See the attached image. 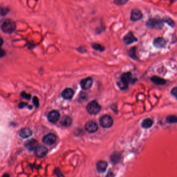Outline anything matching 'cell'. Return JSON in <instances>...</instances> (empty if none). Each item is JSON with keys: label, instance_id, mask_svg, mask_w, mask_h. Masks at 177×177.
<instances>
[{"label": "cell", "instance_id": "6da1fadb", "mask_svg": "<svg viewBox=\"0 0 177 177\" xmlns=\"http://www.w3.org/2000/svg\"><path fill=\"white\" fill-rule=\"evenodd\" d=\"M16 28V22L11 19H5L3 20L1 24V29L5 33H12Z\"/></svg>", "mask_w": 177, "mask_h": 177}, {"label": "cell", "instance_id": "7a4b0ae2", "mask_svg": "<svg viewBox=\"0 0 177 177\" xmlns=\"http://www.w3.org/2000/svg\"><path fill=\"white\" fill-rule=\"evenodd\" d=\"M146 26L152 29H161L163 26V22L157 18H151L147 20Z\"/></svg>", "mask_w": 177, "mask_h": 177}, {"label": "cell", "instance_id": "3957f363", "mask_svg": "<svg viewBox=\"0 0 177 177\" xmlns=\"http://www.w3.org/2000/svg\"><path fill=\"white\" fill-rule=\"evenodd\" d=\"M87 111L91 115H96L101 111V106L95 100H93L88 104L86 107Z\"/></svg>", "mask_w": 177, "mask_h": 177}, {"label": "cell", "instance_id": "277c9868", "mask_svg": "<svg viewBox=\"0 0 177 177\" xmlns=\"http://www.w3.org/2000/svg\"><path fill=\"white\" fill-rule=\"evenodd\" d=\"M100 124L104 128H109L113 125V120L111 117L109 115H104L100 119Z\"/></svg>", "mask_w": 177, "mask_h": 177}, {"label": "cell", "instance_id": "5b68a950", "mask_svg": "<svg viewBox=\"0 0 177 177\" xmlns=\"http://www.w3.org/2000/svg\"><path fill=\"white\" fill-rule=\"evenodd\" d=\"M56 141V136H55L54 134L50 133L43 137V141L44 144L48 145L51 146L55 143Z\"/></svg>", "mask_w": 177, "mask_h": 177}, {"label": "cell", "instance_id": "8992f818", "mask_svg": "<svg viewBox=\"0 0 177 177\" xmlns=\"http://www.w3.org/2000/svg\"><path fill=\"white\" fill-rule=\"evenodd\" d=\"M85 128L86 131L90 133H94L96 132L98 128V124L95 122L91 121L86 123L85 126Z\"/></svg>", "mask_w": 177, "mask_h": 177}, {"label": "cell", "instance_id": "52a82bcc", "mask_svg": "<svg viewBox=\"0 0 177 177\" xmlns=\"http://www.w3.org/2000/svg\"><path fill=\"white\" fill-rule=\"evenodd\" d=\"M142 18V14L140 10L137 8L133 9L131 12L130 20L133 21L140 20Z\"/></svg>", "mask_w": 177, "mask_h": 177}, {"label": "cell", "instance_id": "ba28073f", "mask_svg": "<svg viewBox=\"0 0 177 177\" xmlns=\"http://www.w3.org/2000/svg\"><path fill=\"white\" fill-rule=\"evenodd\" d=\"M81 86L84 90H88L92 87L93 80L91 77H87L81 81Z\"/></svg>", "mask_w": 177, "mask_h": 177}, {"label": "cell", "instance_id": "9c48e42d", "mask_svg": "<svg viewBox=\"0 0 177 177\" xmlns=\"http://www.w3.org/2000/svg\"><path fill=\"white\" fill-rule=\"evenodd\" d=\"M35 153L37 157L42 158L46 155L47 153V149L44 146H37L35 149Z\"/></svg>", "mask_w": 177, "mask_h": 177}, {"label": "cell", "instance_id": "30bf717a", "mask_svg": "<svg viewBox=\"0 0 177 177\" xmlns=\"http://www.w3.org/2000/svg\"><path fill=\"white\" fill-rule=\"evenodd\" d=\"M60 118V114L57 111H52L48 113L47 118L48 121L52 123H56Z\"/></svg>", "mask_w": 177, "mask_h": 177}, {"label": "cell", "instance_id": "8fae6325", "mask_svg": "<svg viewBox=\"0 0 177 177\" xmlns=\"http://www.w3.org/2000/svg\"><path fill=\"white\" fill-rule=\"evenodd\" d=\"M137 41V39L133 35L132 32H129L123 38V41L126 45H129Z\"/></svg>", "mask_w": 177, "mask_h": 177}, {"label": "cell", "instance_id": "7c38bea8", "mask_svg": "<svg viewBox=\"0 0 177 177\" xmlns=\"http://www.w3.org/2000/svg\"><path fill=\"white\" fill-rule=\"evenodd\" d=\"M25 146L30 151H33L35 150L37 146H38V142L35 139H32L26 142L25 144Z\"/></svg>", "mask_w": 177, "mask_h": 177}, {"label": "cell", "instance_id": "4fadbf2b", "mask_svg": "<svg viewBox=\"0 0 177 177\" xmlns=\"http://www.w3.org/2000/svg\"><path fill=\"white\" fill-rule=\"evenodd\" d=\"M120 80L128 85L129 83H131L133 81H135V79H134L132 77V75L129 72L124 73L120 77Z\"/></svg>", "mask_w": 177, "mask_h": 177}, {"label": "cell", "instance_id": "5bb4252c", "mask_svg": "<svg viewBox=\"0 0 177 177\" xmlns=\"http://www.w3.org/2000/svg\"><path fill=\"white\" fill-rule=\"evenodd\" d=\"M108 164L107 163L103 161H100L97 162L96 165V168L97 171L99 173L104 172L107 169Z\"/></svg>", "mask_w": 177, "mask_h": 177}, {"label": "cell", "instance_id": "9a60e30c", "mask_svg": "<svg viewBox=\"0 0 177 177\" xmlns=\"http://www.w3.org/2000/svg\"><path fill=\"white\" fill-rule=\"evenodd\" d=\"M32 134V132L30 128L25 127L21 129L19 132V136L22 138H27L31 136Z\"/></svg>", "mask_w": 177, "mask_h": 177}, {"label": "cell", "instance_id": "2e32d148", "mask_svg": "<svg viewBox=\"0 0 177 177\" xmlns=\"http://www.w3.org/2000/svg\"><path fill=\"white\" fill-rule=\"evenodd\" d=\"M74 95V91L71 88H67L63 91L62 96L65 100H70Z\"/></svg>", "mask_w": 177, "mask_h": 177}, {"label": "cell", "instance_id": "e0dca14e", "mask_svg": "<svg viewBox=\"0 0 177 177\" xmlns=\"http://www.w3.org/2000/svg\"><path fill=\"white\" fill-rule=\"evenodd\" d=\"M165 44L166 41L163 37H157L153 41L154 46L158 48H163L165 46Z\"/></svg>", "mask_w": 177, "mask_h": 177}, {"label": "cell", "instance_id": "ac0fdd59", "mask_svg": "<svg viewBox=\"0 0 177 177\" xmlns=\"http://www.w3.org/2000/svg\"><path fill=\"white\" fill-rule=\"evenodd\" d=\"M151 81L156 85H164L166 83V81L161 77L154 76L151 78Z\"/></svg>", "mask_w": 177, "mask_h": 177}, {"label": "cell", "instance_id": "d6986e66", "mask_svg": "<svg viewBox=\"0 0 177 177\" xmlns=\"http://www.w3.org/2000/svg\"><path fill=\"white\" fill-rule=\"evenodd\" d=\"M61 124L63 126H65V127L70 126L72 124V119L69 117L65 116L62 119Z\"/></svg>", "mask_w": 177, "mask_h": 177}, {"label": "cell", "instance_id": "ffe728a7", "mask_svg": "<svg viewBox=\"0 0 177 177\" xmlns=\"http://www.w3.org/2000/svg\"><path fill=\"white\" fill-rule=\"evenodd\" d=\"M153 122L150 119H146L143 121L142 122V127L144 128H148L151 127V126L153 125Z\"/></svg>", "mask_w": 177, "mask_h": 177}, {"label": "cell", "instance_id": "44dd1931", "mask_svg": "<svg viewBox=\"0 0 177 177\" xmlns=\"http://www.w3.org/2000/svg\"><path fill=\"white\" fill-rule=\"evenodd\" d=\"M10 12V8L7 7H0V15L1 16H5Z\"/></svg>", "mask_w": 177, "mask_h": 177}, {"label": "cell", "instance_id": "7402d4cb", "mask_svg": "<svg viewBox=\"0 0 177 177\" xmlns=\"http://www.w3.org/2000/svg\"><path fill=\"white\" fill-rule=\"evenodd\" d=\"M88 95L85 93L82 92L78 98V101L80 102H84L88 99Z\"/></svg>", "mask_w": 177, "mask_h": 177}, {"label": "cell", "instance_id": "603a6c76", "mask_svg": "<svg viewBox=\"0 0 177 177\" xmlns=\"http://www.w3.org/2000/svg\"><path fill=\"white\" fill-rule=\"evenodd\" d=\"M120 158V155L119 153H114L113 154H112L111 157V159L112 162H114V163H116L119 161Z\"/></svg>", "mask_w": 177, "mask_h": 177}, {"label": "cell", "instance_id": "cb8c5ba5", "mask_svg": "<svg viewBox=\"0 0 177 177\" xmlns=\"http://www.w3.org/2000/svg\"><path fill=\"white\" fill-rule=\"evenodd\" d=\"M166 120L167 122L169 123H175L177 122V118L175 116H168L167 117Z\"/></svg>", "mask_w": 177, "mask_h": 177}, {"label": "cell", "instance_id": "d4e9b609", "mask_svg": "<svg viewBox=\"0 0 177 177\" xmlns=\"http://www.w3.org/2000/svg\"><path fill=\"white\" fill-rule=\"evenodd\" d=\"M163 21L167 23L168 25L171 26L172 27H174V21L172 20V19H170V18H169V17H165V18H164Z\"/></svg>", "mask_w": 177, "mask_h": 177}, {"label": "cell", "instance_id": "484cf974", "mask_svg": "<svg viewBox=\"0 0 177 177\" xmlns=\"http://www.w3.org/2000/svg\"><path fill=\"white\" fill-rule=\"evenodd\" d=\"M93 48L95 49H96L97 50H99V51H101L102 52L104 50V47L98 44H93Z\"/></svg>", "mask_w": 177, "mask_h": 177}, {"label": "cell", "instance_id": "4316f807", "mask_svg": "<svg viewBox=\"0 0 177 177\" xmlns=\"http://www.w3.org/2000/svg\"><path fill=\"white\" fill-rule=\"evenodd\" d=\"M129 56L133 59H135V58H136V54H135V47H133V48H132L131 49H130V52H129Z\"/></svg>", "mask_w": 177, "mask_h": 177}, {"label": "cell", "instance_id": "83f0119b", "mask_svg": "<svg viewBox=\"0 0 177 177\" xmlns=\"http://www.w3.org/2000/svg\"><path fill=\"white\" fill-rule=\"evenodd\" d=\"M128 0H114V3L118 5H124L127 2Z\"/></svg>", "mask_w": 177, "mask_h": 177}, {"label": "cell", "instance_id": "f1b7e54d", "mask_svg": "<svg viewBox=\"0 0 177 177\" xmlns=\"http://www.w3.org/2000/svg\"><path fill=\"white\" fill-rule=\"evenodd\" d=\"M33 102L34 103V105L36 106V107H38L39 105V99L35 96L33 99Z\"/></svg>", "mask_w": 177, "mask_h": 177}, {"label": "cell", "instance_id": "f546056e", "mask_svg": "<svg viewBox=\"0 0 177 177\" xmlns=\"http://www.w3.org/2000/svg\"><path fill=\"white\" fill-rule=\"evenodd\" d=\"M21 96H22V98L27 99V100H29V99L30 98V95H29V94H27V93H21Z\"/></svg>", "mask_w": 177, "mask_h": 177}, {"label": "cell", "instance_id": "4dcf8cb0", "mask_svg": "<svg viewBox=\"0 0 177 177\" xmlns=\"http://www.w3.org/2000/svg\"><path fill=\"white\" fill-rule=\"evenodd\" d=\"M55 173H56V174L57 175V177H64L63 174H62V173L60 172V170H58V169L56 170H55Z\"/></svg>", "mask_w": 177, "mask_h": 177}, {"label": "cell", "instance_id": "1f68e13d", "mask_svg": "<svg viewBox=\"0 0 177 177\" xmlns=\"http://www.w3.org/2000/svg\"><path fill=\"white\" fill-rule=\"evenodd\" d=\"M177 87H174V88L172 91V95L174 96L175 97H176L177 96Z\"/></svg>", "mask_w": 177, "mask_h": 177}, {"label": "cell", "instance_id": "d6a6232c", "mask_svg": "<svg viewBox=\"0 0 177 177\" xmlns=\"http://www.w3.org/2000/svg\"><path fill=\"white\" fill-rule=\"evenodd\" d=\"M5 51L0 47V58H2V57H4V55H5Z\"/></svg>", "mask_w": 177, "mask_h": 177}, {"label": "cell", "instance_id": "836d02e7", "mask_svg": "<svg viewBox=\"0 0 177 177\" xmlns=\"http://www.w3.org/2000/svg\"><path fill=\"white\" fill-rule=\"evenodd\" d=\"M114 177V175L113 174V173L112 172H109L108 174V175H107V177Z\"/></svg>", "mask_w": 177, "mask_h": 177}, {"label": "cell", "instance_id": "e575fe53", "mask_svg": "<svg viewBox=\"0 0 177 177\" xmlns=\"http://www.w3.org/2000/svg\"><path fill=\"white\" fill-rule=\"evenodd\" d=\"M3 43H4V41H3V39L0 37V47L3 45Z\"/></svg>", "mask_w": 177, "mask_h": 177}, {"label": "cell", "instance_id": "d590c367", "mask_svg": "<svg viewBox=\"0 0 177 177\" xmlns=\"http://www.w3.org/2000/svg\"><path fill=\"white\" fill-rule=\"evenodd\" d=\"M2 177H10V176H9V175L8 174H5V175H3Z\"/></svg>", "mask_w": 177, "mask_h": 177}]
</instances>
